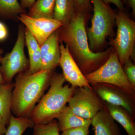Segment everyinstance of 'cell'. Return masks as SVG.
Wrapping results in <instances>:
<instances>
[{"mask_svg": "<svg viewBox=\"0 0 135 135\" xmlns=\"http://www.w3.org/2000/svg\"><path fill=\"white\" fill-rule=\"evenodd\" d=\"M89 12L76 11L72 18L57 29L60 42L69 48L71 55L84 75L94 72L106 62L114 49L94 52L89 47L86 25Z\"/></svg>", "mask_w": 135, "mask_h": 135, "instance_id": "1", "label": "cell"}, {"mask_svg": "<svg viewBox=\"0 0 135 135\" xmlns=\"http://www.w3.org/2000/svg\"><path fill=\"white\" fill-rule=\"evenodd\" d=\"M53 71L31 74L28 71L17 76L12 91L11 111L16 117H29L49 84Z\"/></svg>", "mask_w": 135, "mask_h": 135, "instance_id": "2", "label": "cell"}, {"mask_svg": "<svg viewBox=\"0 0 135 135\" xmlns=\"http://www.w3.org/2000/svg\"><path fill=\"white\" fill-rule=\"evenodd\" d=\"M65 81L62 74H53L49 89L30 114L35 124H45L54 120L64 108L77 87L65 85Z\"/></svg>", "mask_w": 135, "mask_h": 135, "instance_id": "3", "label": "cell"}, {"mask_svg": "<svg viewBox=\"0 0 135 135\" xmlns=\"http://www.w3.org/2000/svg\"><path fill=\"white\" fill-rule=\"evenodd\" d=\"M93 5L91 26L87 30L90 48L94 52L102 51L108 37L113 38L117 12L102 0H90Z\"/></svg>", "mask_w": 135, "mask_h": 135, "instance_id": "4", "label": "cell"}, {"mask_svg": "<svg viewBox=\"0 0 135 135\" xmlns=\"http://www.w3.org/2000/svg\"><path fill=\"white\" fill-rule=\"evenodd\" d=\"M116 24L117 26L116 37L111 38L109 44L114 48L122 66L128 59L135 60V22L129 18L125 11L118 10Z\"/></svg>", "mask_w": 135, "mask_h": 135, "instance_id": "5", "label": "cell"}, {"mask_svg": "<svg viewBox=\"0 0 135 135\" xmlns=\"http://www.w3.org/2000/svg\"><path fill=\"white\" fill-rule=\"evenodd\" d=\"M84 76L89 83L112 84L131 94H135V87L128 80L115 50L102 66Z\"/></svg>", "mask_w": 135, "mask_h": 135, "instance_id": "6", "label": "cell"}, {"mask_svg": "<svg viewBox=\"0 0 135 135\" xmlns=\"http://www.w3.org/2000/svg\"><path fill=\"white\" fill-rule=\"evenodd\" d=\"M73 112L81 118L91 120L98 112L105 108V102L92 88L77 87L68 102Z\"/></svg>", "mask_w": 135, "mask_h": 135, "instance_id": "7", "label": "cell"}, {"mask_svg": "<svg viewBox=\"0 0 135 135\" xmlns=\"http://www.w3.org/2000/svg\"><path fill=\"white\" fill-rule=\"evenodd\" d=\"M25 28L20 26L17 38L10 53H7L1 60V71L3 79L10 83L16 74L23 72L29 64L24 51Z\"/></svg>", "mask_w": 135, "mask_h": 135, "instance_id": "8", "label": "cell"}, {"mask_svg": "<svg viewBox=\"0 0 135 135\" xmlns=\"http://www.w3.org/2000/svg\"><path fill=\"white\" fill-rule=\"evenodd\" d=\"M90 84L95 93L103 101L123 107L134 117L135 94H131L112 84L98 83Z\"/></svg>", "mask_w": 135, "mask_h": 135, "instance_id": "9", "label": "cell"}, {"mask_svg": "<svg viewBox=\"0 0 135 135\" xmlns=\"http://www.w3.org/2000/svg\"><path fill=\"white\" fill-rule=\"evenodd\" d=\"M18 19L35 38L40 47L51 34L63 25L53 18H35L25 13L20 15Z\"/></svg>", "mask_w": 135, "mask_h": 135, "instance_id": "10", "label": "cell"}, {"mask_svg": "<svg viewBox=\"0 0 135 135\" xmlns=\"http://www.w3.org/2000/svg\"><path fill=\"white\" fill-rule=\"evenodd\" d=\"M60 57L59 65L65 80L75 87L92 88L89 82L73 58L67 45L60 42Z\"/></svg>", "mask_w": 135, "mask_h": 135, "instance_id": "11", "label": "cell"}, {"mask_svg": "<svg viewBox=\"0 0 135 135\" xmlns=\"http://www.w3.org/2000/svg\"><path fill=\"white\" fill-rule=\"evenodd\" d=\"M60 45L57 30L49 36L40 47L41 71H53L59 65L60 57Z\"/></svg>", "mask_w": 135, "mask_h": 135, "instance_id": "12", "label": "cell"}, {"mask_svg": "<svg viewBox=\"0 0 135 135\" xmlns=\"http://www.w3.org/2000/svg\"><path fill=\"white\" fill-rule=\"evenodd\" d=\"M91 124L94 128V135H121L106 107L91 119Z\"/></svg>", "mask_w": 135, "mask_h": 135, "instance_id": "13", "label": "cell"}, {"mask_svg": "<svg viewBox=\"0 0 135 135\" xmlns=\"http://www.w3.org/2000/svg\"><path fill=\"white\" fill-rule=\"evenodd\" d=\"M15 84L11 83L0 84V126L7 129L11 116L12 93Z\"/></svg>", "mask_w": 135, "mask_h": 135, "instance_id": "14", "label": "cell"}, {"mask_svg": "<svg viewBox=\"0 0 135 135\" xmlns=\"http://www.w3.org/2000/svg\"><path fill=\"white\" fill-rule=\"evenodd\" d=\"M105 104L111 116L124 128L128 135H135L134 118L129 112L121 107L113 105L106 102Z\"/></svg>", "mask_w": 135, "mask_h": 135, "instance_id": "15", "label": "cell"}, {"mask_svg": "<svg viewBox=\"0 0 135 135\" xmlns=\"http://www.w3.org/2000/svg\"><path fill=\"white\" fill-rule=\"evenodd\" d=\"M56 119L59 131H64L73 128L90 124L91 120L81 118L74 113L68 106L65 107Z\"/></svg>", "mask_w": 135, "mask_h": 135, "instance_id": "16", "label": "cell"}, {"mask_svg": "<svg viewBox=\"0 0 135 135\" xmlns=\"http://www.w3.org/2000/svg\"><path fill=\"white\" fill-rule=\"evenodd\" d=\"M76 11L75 0H56L53 18L64 25L72 18Z\"/></svg>", "mask_w": 135, "mask_h": 135, "instance_id": "17", "label": "cell"}, {"mask_svg": "<svg viewBox=\"0 0 135 135\" xmlns=\"http://www.w3.org/2000/svg\"><path fill=\"white\" fill-rule=\"evenodd\" d=\"M55 1L56 0H36L27 15L35 18H53Z\"/></svg>", "mask_w": 135, "mask_h": 135, "instance_id": "18", "label": "cell"}, {"mask_svg": "<svg viewBox=\"0 0 135 135\" xmlns=\"http://www.w3.org/2000/svg\"><path fill=\"white\" fill-rule=\"evenodd\" d=\"M34 124L29 117L11 115L5 135H23L27 128L33 127Z\"/></svg>", "mask_w": 135, "mask_h": 135, "instance_id": "19", "label": "cell"}, {"mask_svg": "<svg viewBox=\"0 0 135 135\" xmlns=\"http://www.w3.org/2000/svg\"><path fill=\"white\" fill-rule=\"evenodd\" d=\"M26 12L18 0H0V15L13 18Z\"/></svg>", "mask_w": 135, "mask_h": 135, "instance_id": "20", "label": "cell"}, {"mask_svg": "<svg viewBox=\"0 0 135 135\" xmlns=\"http://www.w3.org/2000/svg\"><path fill=\"white\" fill-rule=\"evenodd\" d=\"M33 135H60L57 121L54 120L45 124H35Z\"/></svg>", "mask_w": 135, "mask_h": 135, "instance_id": "21", "label": "cell"}, {"mask_svg": "<svg viewBox=\"0 0 135 135\" xmlns=\"http://www.w3.org/2000/svg\"><path fill=\"white\" fill-rule=\"evenodd\" d=\"M123 71L131 84L135 87V65L131 59L126 61L122 66Z\"/></svg>", "mask_w": 135, "mask_h": 135, "instance_id": "22", "label": "cell"}, {"mask_svg": "<svg viewBox=\"0 0 135 135\" xmlns=\"http://www.w3.org/2000/svg\"><path fill=\"white\" fill-rule=\"evenodd\" d=\"M90 124L73 128L62 132L64 135H89Z\"/></svg>", "mask_w": 135, "mask_h": 135, "instance_id": "23", "label": "cell"}, {"mask_svg": "<svg viewBox=\"0 0 135 135\" xmlns=\"http://www.w3.org/2000/svg\"><path fill=\"white\" fill-rule=\"evenodd\" d=\"M76 11L90 12L92 9L90 0H75Z\"/></svg>", "mask_w": 135, "mask_h": 135, "instance_id": "24", "label": "cell"}, {"mask_svg": "<svg viewBox=\"0 0 135 135\" xmlns=\"http://www.w3.org/2000/svg\"><path fill=\"white\" fill-rule=\"evenodd\" d=\"M102 1L107 5H109L113 3L116 5L119 10L125 11V8L121 0H102Z\"/></svg>", "mask_w": 135, "mask_h": 135, "instance_id": "25", "label": "cell"}, {"mask_svg": "<svg viewBox=\"0 0 135 135\" xmlns=\"http://www.w3.org/2000/svg\"><path fill=\"white\" fill-rule=\"evenodd\" d=\"M8 31L6 26L0 22V41L4 40L7 37Z\"/></svg>", "mask_w": 135, "mask_h": 135, "instance_id": "26", "label": "cell"}, {"mask_svg": "<svg viewBox=\"0 0 135 135\" xmlns=\"http://www.w3.org/2000/svg\"><path fill=\"white\" fill-rule=\"evenodd\" d=\"M20 5L23 8L25 9L26 8H30L36 0H19Z\"/></svg>", "mask_w": 135, "mask_h": 135, "instance_id": "27", "label": "cell"}, {"mask_svg": "<svg viewBox=\"0 0 135 135\" xmlns=\"http://www.w3.org/2000/svg\"><path fill=\"white\" fill-rule=\"evenodd\" d=\"M132 9L133 16H135V0H123Z\"/></svg>", "mask_w": 135, "mask_h": 135, "instance_id": "28", "label": "cell"}, {"mask_svg": "<svg viewBox=\"0 0 135 135\" xmlns=\"http://www.w3.org/2000/svg\"><path fill=\"white\" fill-rule=\"evenodd\" d=\"M1 58L2 57H1V55H0V63L1 62ZM4 83H5V81H4V79H3V75L2 74L1 67H0V84H4Z\"/></svg>", "mask_w": 135, "mask_h": 135, "instance_id": "29", "label": "cell"}, {"mask_svg": "<svg viewBox=\"0 0 135 135\" xmlns=\"http://www.w3.org/2000/svg\"><path fill=\"white\" fill-rule=\"evenodd\" d=\"M6 130L3 129V128L0 126V135H2L5 134Z\"/></svg>", "mask_w": 135, "mask_h": 135, "instance_id": "30", "label": "cell"}, {"mask_svg": "<svg viewBox=\"0 0 135 135\" xmlns=\"http://www.w3.org/2000/svg\"><path fill=\"white\" fill-rule=\"evenodd\" d=\"M3 52V50L2 49H0V55Z\"/></svg>", "mask_w": 135, "mask_h": 135, "instance_id": "31", "label": "cell"}, {"mask_svg": "<svg viewBox=\"0 0 135 135\" xmlns=\"http://www.w3.org/2000/svg\"><path fill=\"white\" fill-rule=\"evenodd\" d=\"M61 135H63V134H61Z\"/></svg>", "mask_w": 135, "mask_h": 135, "instance_id": "32", "label": "cell"}]
</instances>
